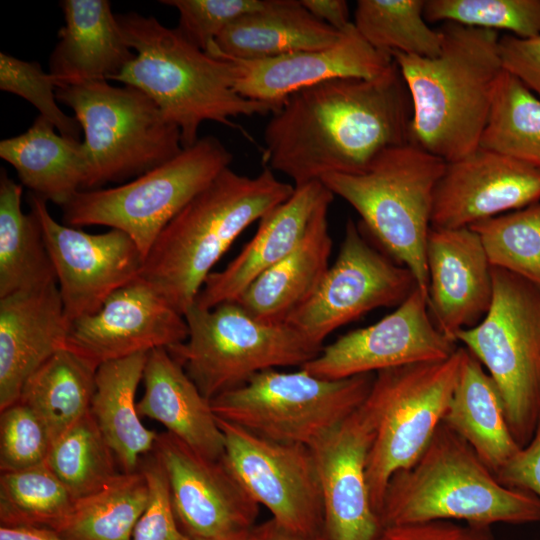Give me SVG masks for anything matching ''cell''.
Here are the masks:
<instances>
[{
    "mask_svg": "<svg viewBox=\"0 0 540 540\" xmlns=\"http://www.w3.org/2000/svg\"><path fill=\"white\" fill-rule=\"evenodd\" d=\"M412 114L395 61L373 78L327 80L291 94L272 113L263 161L294 187L330 173L360 174L383 151L409 142Z\"/></svg>",
    "mask_w": 540,
    "mask_h": 540,
    "instance_id": "6da1fadb",
    "label": "cell"
},
{
    "mask_svg": "<svg viewBox=\"0 0 540 540\" xmlns=\"http://www.w3.org/2000/svg\"><path fill=\"white\" fill-rule=\"evenodd\" d=\"M440 30L438 56H391L412 101L409 142L452 162L478 149L504 68L498 31L452 22Z\"/></svg>",
    "mask_w": 540,
    "mask_h": 540,
    "instance_id": "7a4b0ae2",
    "label": "cell"
},
{
    "mask_svg": "<svg viewBox=\"0 0 540 540\" xmlns=\"http://www.w3.org/2000/svg\"><path fill=\"white\" fill-rule=\"evenodd\" d=\"M134 59L111 80L135 87L150 97L175 124L183 148L198 141L203 121L239 128L231 117L266 115L276 108L250 100L234 89V63L216 50L206 52L177 28L135 12L116 15Z\"/></svg>",
    "mask_w": 540,
    "mask_h": 540,
    "instance_id": "3957f363",
    "label": "cell"
},
{
    "mask_svg": "<svg viewBox=\"0 0 540 540\" xmlns=\"http://www.w3.org/2000/svg\"><path fill=\"white\" fill-rule=\"evenodd\" d=\"M294 190L268 167L254 177L224 169L162 230L141 277L184 315L234 240Z\"/></svg>",
    "mask_w": 540,
    "mask_h": 540,
    "instance_id": "277c9868",
    "label": "cell"
},
{
    "mask_svg": "<svg viewBox=\"0 0 540 540\" xmlns=\"http://www.w3.org/2000/svg\"><path fill=\"white\" fill-rule=\"evenodd\" d=\"M381 527L432 520L540 521V499L503 485L471 446L441 423L420 457L389 480L377 512Z\"/></svg>",
    "mask_w": 540,
    "mask_h": 540,
    "instance_id": "5b68a950",
    "label": "cell"
},
{
    "mask_svg": "<svg viewBox=\"0 0 540 540\" xmlns=\"http://www.w3.org/2000/svg\"><path fill=\"white\" fill-rule=\"evenodd\" d=\"M446 162L408 142L383 151L360 174L321 178L360 215L364 228L408 268L428 303L426 245L435 190Z\"/></svg>",
    "mask_w": 540,
    "mask_h": 540,
    "instance_id": "8992f818",
    "label": "cell"
},
{
    "mask_svg": "<svg viewBox=\"0 0 540 540\" xmlns=\"http://www.w3.org/2000/svg\"><path fill=\"white\" fill-rule=\"evenodd\" d=\"M56 96L74 111L84 133L89 161L84 190L138 177L183 150L178 127L135 87L95 80L59 87Z\"/></svg>",
    "mask_w": 540,
    "mask_h": 540,
    "instance_id": "52a82bcc",
    "label": "cell"
},
{
    "mask_svg": "<svg viewBox=\"0 0 540 540\" xmlns=\"http://www.w3.org/2000/svg\"><path fill=\"white\" fill-rule=\"evenodd\" d=\"M465 353L457 347L441 361L375 373L363 406L373 427L366 477L376 514L390 478L420 457L442 423Z\"/></svg>",
    "mask_w": 540,
    "mask_h": 540,
    "instance_id": "ba28073f",
    "label": "cell"
},
{
    "mask_svg": "<svg viewBox=\"0 0 540 540\" xmlns=\"http://www.w3.org/2000/svg\"><path fill=\"white\" fill-rule=\"evenodd\" d=\"M184 318L187 339L167 350L209 401L259 372L301 368L322 349L288 323L261 322L236 302L193 304Z\"/></svg>",
    "mask_w": 540,
    "mask_h": 540,
    "instance_id": "9c48e42d",
    "label": "cell"
},
{
    "mask_svg": "<svg viewBox=\"0 0 540 540\" xmlns=\"http://www.w3.org/2000/svg\"><path fill=\"white\" fill-rule=\"evenodd\" d=\"M374 376L325 379L303 368L269 369L210 402L222 420L272 441L311 448L362 405Z\"/></svg>",
    "mask_w": 540,
    "mask_h": 540,
    "instance_id": "30bf717a",
    "label": "cell"
},
{
    "mask_svg": "<svg viewBox=\"0 0 540 540\" xmlns=\"http://www.w3.org/2000/svg\"><path fill=\"white\" fill-rule=\"evenodd\" d=\"M492 279L487 314L460 331L456 342L486 368L502 397L510 430L524 447L540 417V288L496 267Z\"/></svg>",
    "mask_w": 540,
    "mask_h": 540,
    "instance_id": "8fae6325",
    "label": "cell"
},
{
    "mask_svg": "<svg viewBox=\"0 0 540 540\" xmlns=\"http://www.w3.org/2000/svg\"><path fill=\"white\" fill-rule=\"evenodd\" d=\"M233 159L215 136H205L130 182L78 192L63 209L68 226L101 225L126 233L146 258L166 225Z\"/></svg>",
    "mask_w": 540,
    "mask_h": 540,
    "instance_id": "7c38bea8",
    "label": "cell"
},
{
    "mask_svg": "<svg viewBox=\"0 0 540 540\" xmlns=\"http://www.w3.org/2000/svg\"><path fill=\"white\" fill-rule=\"evenodd\" d=\"M223 460L240 485L282 526L320 538L323 503L311 448L258 436L217 417Z\"/></svg>",
    "mask_w": 540,
    "mask_h": 540,
    "instance_id": "4fadbf2b",
    "label": "cell"
},
{
    "mask_svg": "<svg viewBox=\"0 0 540 540\" xmlns=\"http://www.w3.org/2000/svg\"><path fill=\"white\" fill-rule=\"evenodd\" d=\"M415 287L412 272L372 246L349 219L334 264L313 296L285 323L323 347L334 330L371 310L400 305Z\"/></svg>",
    "mask_w": 540,
    "mask_h": 540,
    "instance_id": "5bb4252c",
    "label": "cell"
},
{
    "mask_svg": "<svg viewBox=\"0 0 540 540\" xmlns=\"http://www.w3.org/2000/svg\"><path fill=\"white\" fill-rule=\"evenodd\" d=\"M46 200L31 193L67 319L96 313L117 290L141 277L144 256L123 231L90 234L58 223Z\"/></svg>",
    "mask_w": 540,
    "mask_h": 540,
    "instance_id": "9a60e30c",
    "label": "cell"
},
{
    "mask_svg": "<svg viewBox=\"0 0 540 540\" xmlns=\"http://www.w3.org/2000/svg\"><path fill=\"white\" fill-rule=\"evenodd\" d=\"M153 453L167 476L178 524L189 538L219 540L255 526L259 504L223 459L206 458L167 431L158 434Z\"/></svg>",
    "mask_w": 540,
    "mask_h": 540,
    "instance_id": "2e32d148",
    "label": "cell"
},
{
    "mask_svg": "<svg viewBox=\"0 0 540 540\" xmlns=\"http://www.w3.org/2000/svg\"><path fill=\"white\" fill-rule=\"evenodd\" d=\"M457 349L434 324L427 298L416 286L378 322L340 336L301 368L325 379H343L409 364L441 361Z\"/></svg>",
    "mask_w": 540,
    "mask_h": 540,
    "instance_id": "e0dca14e",
    "label": "cell"
},
{
    "mask_svg": "<svg viewBox=\"0 0 540 540\" xmlns=\"http://www.w3.org/2000/svg\"><path fill=\"white\" fill-rule=\"evenodd\" d=\"M184 315L139 277L114 292L96 313L71 322L66 349L98 367L187 339Z\"/></svg>",
    "mask_w": 540,
    "mask_h": 540,
    "instance_id": "ac0fdd59",
    "label": "cell"
},
{
    "mask_svg": "<svg viewBox=\"0 0 540 540\" xmlns=\"http://www.w3.org/2000/svg\"><path fill=\"white\" fill-rule=\"evenodd\" d=\"M373 427L362 405L311 447L323 503L319 540H376L382 530L366 477Z\"/></svg>",
    "mask_w": 540,
    "mask_h": 540,
    "instance_id": "d6986e66",
    "label": "cell"
},
{
    "mask_svg": "<svg viewBox=\"0 0 540 540\" xmlns=\"http://www.w3.org/2000/svg\"><path fill=\"white\" fill-rule=\"evenodd\" d=\"M537 202L539 169L478 147L446 162L435 190L431 228L469 227Z\"/></svg>",
    "mask_w": 540,
    "mask_h": 540,
    "instance_id": "ffe728a7",
    "label": "cell"
},
{
    "mask_svg": "<svg viewBox=\"0 0 540 540\" xmlns=\"http://www.w3.org/2000/svg\"><path fill=\"white\" fill-rule=\"evenodd\" d=\"M209 48L219 52L214 42ZM222 55L235 65V91L244 98L270 104L276 110L301 89L335 78H373L385 72L394 61L390 54L372 47L353 22L342 29L339 39L327 48L264 59Z\"/></svg>",
    "mask_w": 540,
    "mask_h": 540,
    "instance_id": "44dd1931",
    "label": "cell"
},
{
    "mask_svg": "<svg viewBox=\"0 0 540 540\" xmlns=\"http://www.w3.org/2000/svg\"><path fill=\"white\" fill-rule=\"evenodd\" d=\"M428 310L450 340L477 325L493 298L492 266L469 227L431 228L426 245Z\"/></svg>",
    "mask_w": 540,
    "mask_h": 540,
    "instance_id": "7402d4cb",
    "label": "cell"
},
{
    "mask_svg": "<svg viewBox=\"0 0 540 540\" xmlns=\"http://www.w3.org/2000/svg\"><path fill=\"white\" fill-rule=\"evenodd\" d=\"M70 324L57 282L0 298V411L16 403L26 380L66 348Z\"/></svg>",
    "mask_w": 540,
    "mask_h": 540,
    "instance_id": "603a6c76",
    "label": "cell"
},
{
    "mask_svg": "<svg viewBox=\"0 0 540 540\" xmlns=\"http://www.w3.org/2000/svg\"><path fill=\"white\" fill-rule=\"evenodd\" d=\"M328 192L321 181L295 187L285 202L259 221L256 234L241 252L224 269L207 277L194 304L212 309L237 301L258 276L297 246Z\"/></svg>",
    "mask_w": 540,
    "mask_h": 540,
    "instance_id": "cb8c5ba5",
    "label": "cell"
},
{
    "mask_svg": "<svg viewBox=\"0 0 540 540\" xmlns=\"http://www.w3.org/2000/svg\"><path fill=\"white\" fill-rule=\"evenodd\" d=\"M64 25L50 57L58 87L111 80L135 57L107 0H63Z\"/></svg>",
    "mask_w": 540,
    "mask_h": 540,
    "instance_id": "d4e9b609",
    "label": "cell"
},
{
    "mask_svg": "<svg viewBox=\"0 0 540 540\" xmlns=\"http://www.w3.org/2000/svg\"><path fill=\"white\" fill-rule=\"evenodd\" d=\"M333 198L329 191L297 246L258 276L235 301L253 318L285 323L316 292L329 268L332 239L327 217Z\"/></svg>",
    "mask_w": 540,
    "mask_h": 540,
    "instance_id": "484cf974",
    "label": "cell"
},
{
    "mask_svg": "<svg viewBox=\"0 0 540 540\" xmlns=\"http://www.w3.org/2000/svg\"><path fill=\"white\" fill-rule=\"evenodd\" d=\"M142 380L144 394L137 402L140 416L160 422L202 456L223 459L224 435L211 402L166 348L148 353Z\"/></svg>",
    "mask_w": 540,
    "mask_h": 540,
    "instance_id": "4316f807",
    "label": "cell"
},
{
    "mask_svg": "<svg viewBox=\"0 0 540 540\" xmlns=\"http://www.w3.org/2000/svg\"><path fill=\"white\" fill-rule=\"evenodd\" d=\"M0 157L31 193L61 207L85 189L89 161L83 141L64 137L41 115L24 133L1 140Z\"/></svg>",
    "mask_w": 540,
    "mask_h": 540,
    "instance_id": "83f0119b",
    "label": "cell"
},
{
    "mask_svg": "<svg viewBox=\"0 0 540 540\" xmlns=\"http://www.w3.org/2000/svg\"><path fill=\"white\" fill-rule=\"evenodd\" d=\"M340 34L341 30L314 17L300 0H266L261 9L230 23L214 45L229 57L264 59L327 48Z\"/></svg>",
    "mask_w": 540,
    "mask_h": 540,
    "instance_id": "f1b7e54d",
    "label": "cell"
},
{
    "mask_svg": "<svg viewBox=\"0 0 540 540\" xmlns=\"http://www.w3.org/2000/svg\"><path fill=\"white\" fill-rule=\"evenodd\" d=\"M442 423L465 440L495 475L521 448L495 382L467 349Z\"/></svg>",
    "mask_w": 540,
    "mask_h": 540,
    "instance_id": "f546056e",
    "label": "cell"
},
{
    "mask_svg": "<svg viewBox=\"0 0 540 540\" xmlns=\"http://www.w3.org/2000/svg\"><path fill=\"white\" fill-rule=\"evenodd\" d=\"M147 355L106 362L96 371L91 413L125 473L139 469L141 456L153 452L159 434L142 424L135 402Z\"/></svg>",
    "mask_w": 540,
    "mask_h": 540,
    "instance_id": "4dcf8cb0",
    "label": "cell"
},
{
    "mask_svg": "<svg viewBox=\"0 0 540 540\" xmlns=\"http://www.w3.org/2000/svg\"><path fill=\"white\" fill-rule=\"evenodd\" d=\"M22 186L0 174V298L57 282L41 224L21 208Z\"/></svg>",
    "mask_w": 540,
    "mask_h": 540,
    "instance_id": "1f68e13d",
    "label": "cell"
},
{
    "mask_svg": "<svg viewBox=\"0 0 540 540\" xmlns=\"http://www.w3.org/2000/svg\"><path fill=\"white\" fill-rule=\"evenodd\" d=\"M96 371L86 360L62 349L26 380L18 401L38 415L53 442L91 411Z\"/></svg>",
    "mask_w": 540,
    "mask_h": 540,
    "instance_id": "d6a6232c",
    "label": "cell"
},
{
    "mask_svg": "<svg viewBox=\"0 0 540 540\" xmlns=\"http://www.w3.org/2000/svg\"><path fill=\"white\" fill-rule=\"evenodd\" d=\"M148 498L141 469L118 473L101 489L75 500L54 531L64 540H132Z\"/></svg>",
    "mask_w": 540,
    "mask_h": 540,
    "instance_id": "836d02e7",
    "label": "cell"
},
{
    "mask_svg": "<svg viewBox=\"0 0 540 540\" xmlns=\"http://www.w3.org/2000/svg\"><path fill=\"white\" fill-rule=\"evenodd\" d=\"M479 148L540 170V98L505 70L497 83Z\"/></svg>",
    "mask_w": 540,
    "mask_h": 540,
    "instance_id": "e575fe53",
    "label": "cell"
},
{
    "mask_svg": "<svg viewBox=\"0 0 540 540\" xmlns=\"http://www.w3.org/2000/svg\"><path fill=\"white\" fill-rule=\"evenodd\" d=\"M424 5L425 0H359L353 24L381 52L433 58L441 52L443 34L429 26Z\"/></svg>",
    "mask_w": 540,
    "mask_h": 540,
    "instance_id": "d590c367",
    "label": "cell"
},
{
    "mask_svg": "<svg viewBox=\"0 0 540 540\" xmlns=\"http://www.w3.org/2000/svg\"><path fill=\"white\" fill-rule=\"evenodd\" d=\"M116 462L91 411L52 442L46 459L74 501L114 478Z\"/></svg>",
    "mask_w": 540,
    "mask_h": 540,
    "instance_id": "8d00e7d4",
    "label": "cell"
},
{
    "mask_svg": "<svg viewBox=\"0 0 540 540\" xmlns=\"http://www.w3.org/2000/svg\"><path fill=\"white\" fill-rule=\"evenodd\" d=\"M74 499L46 462L23 470L1 472L0 526L55 530Z\"/></svg>",
    "mask_w": 540,
    "mask_h": 540,
    "instance_id": "74e56055",
    "label": "cell"
},
{
    "mask_svg": "<svg viewBox=\"0 0 540 540\" xmlns=\"http://www.w3.org/2000/svg\"><path fill=\"white\" fill-rule=\"evenodd\" d=\"M479 237L492 267L540 288V202L469 226Z\"/></svg>",
    "mask_w": 540,
    "mask_h": 540,
    "instance_id": "f35d334b",
    "label": "cell"
},
{
    "mask_svg": "<svg viewBox=\"0 0 540 540\" xmlns=\"http://www.w3.org/2000/svg\"><path fill=\"white\" fill-rule=\"evenodd\" d=\"M428 23L452 22L511 35L540 37V0H425Z\"/></svg>",
    "mask_w": 540,
    "mask_h": 540,
    "instance_id": "ab89813d",
    "label": "cell"
},
{
    "mask_svg": "<svg viewBox=\"0 0 540 540\" xmlns=\"http://www.w3.org/2000/svg\"><path fill=\"white\" fill-rule=\"evenodd\" d=\"M57 87L54 76L44 72L38 62H27L0 53V89L24 98L61 135L80 141L81 125L75 117L68 116L58 106Z\"/></svg>",
    "mask_w": 540,
    "mask_h": 540,
    "instance_id": "60d3db41",
    "label": "cell"
},
{
    "mask_svg": "<svg viewBox=\"0 0 540 540\" xmlns=\"http://www.w3.org/2000/svg\"><path fill=\"white\" fill-rule=\"evenodd\" d=\"M52 438L38 415L17 401L0 415V470L11 472L46 462Z\"/></svg>",
    "mask_w": 540,
    "mask_h": 540,
    "instance_id": "b9f144b4",
    "label": "cell"
},
{
    "mask_svg": "<svg viewBox=\"0 0 540 540\" xmlns=\"http://www.w3.org/2000/svg\"><path fill=\"white\" fill-rule=\"evenodd\" d=\"M179 13L176 27L193 45L207 51L222 31L242 15L264 7L266 0H162Z\"/></svg>",
    "mask_w": 540,
    "mask_h": 540,
    "instance_id": "7bdbcfd3",
    "label": "cell"
},
{
    "mask_svg": "<svg viewBox=\"0 0 540 540\" xmlns=\"http://www.w3.org/2000/svg\"><path fill=\"white\" fill-rule=\"evenodd\" d=\"M139 469L145 475L149 498L135 526L132 540H192L178 524L167 476L154 453L141 461Z\"/></svg>",
    "mask_w": 540,
    "mask_h": 540,
    "instance_id": "ee69618b",
    "label": "cell"
},
{
    "mask_svg": "<svg viewBox=\"0 0 540 540\" xmlns=\"http://www.w3.org/2000/svg\"><path fill=\"white\" fill-rule=\"evenodd\" d=\"M376 540H494L490 527L432 520L383 527Z\"/></svg>",
    "mask_w": 540,
    "mask_h": 540,
    "instance_id": "f6af8a7d",
    "label": "cell"
},
{
    "mask_svg": "<svg viewBox=\"0 0 540 540\" xmlns=\"http://www.w3.org/2000/svg\"><path fill=\"white\" fill-rule=\"evenodd\" d=\"M499 52L504 70L540 98V37L522 39L506 34L499 38Z\"/></svg>",
    "mask_w": 540,
    "mask_h": 540,
    "instance_id": "bcb514c9",
    "label": "cell"
},
{
    "mask_svg": "<svg viewBox=\"0 0 540 540\" xmlns=\"http://www.w3.org/2000/svg\"><path fill=\"white\" fill-rule=\"evenodd\" d=\"M505 486L529 492L540 499V417L530 441L496 474Z\"/></svg>",
    "mask_w": 540,
    "mask_h": 540,
    "instance_id": "7dc6e473",
    "label": "cell"
},
{
    "mask_svg": "<svg viewBox=\"0 0 540 540\" xmlns=\"http://www.w3.org/2000/svg\"><path fill=\"white\" fill-rule=\"evenodd\" d=\"M301 4L317 19L342 30L350 23L348 3L344 0H300Z\"/></svg>",
    "mask_w": 540,
    "mask_h": 540,
    "instance_id": "c3c4849f",
    "label": "cell"
},
{
    "mask_svg": "<svg viewBox=\"0 0 540 540\" xmlns=\"http://www.w3.org/2000/svg\"><path fill=\"white\" fill-rule=\"evenodd\" d=\"M246 540H319L297 532H294L274 519H269L262 524L255 525L247 535Z\"/></svg>",
    "mask_w": 540,
    "mask_h": 540,
    "instance_id": "681fc988",
    "label": "cell"
},
{
    "mask_svg": "<svg viewBox=\"0 0 540 540\" xmlns=\"http://www.w3.org/2000/svg\"><path fill=\"white\" fill-rule=\"evenodd\" d=\"M0 540H64L56 531L43 527L0 526Z\"/></svg>",
    "mask_w": 540,
    "mask_h": 540,
    "instance_id": "f907efd6",
    "label": "cell"
},
{
    "mask_svg": "<svg viewBox=\"0 0 540 540\" xmlns=\"http://www.w3.org/2000/svg\"><path fill=\"white\" fill-rule=\"evenodd\" d=\"M248 532H249V531H248ZM248 532H247V533L240 534V535H236V536H231V537L219 539V540H246V539H247Z\"/></svg>",
    "mask_w": 540,
    "mask_h": 540,
    "instance_id": "816d5d0a",
    "label": "cell"
}]
</instances>
